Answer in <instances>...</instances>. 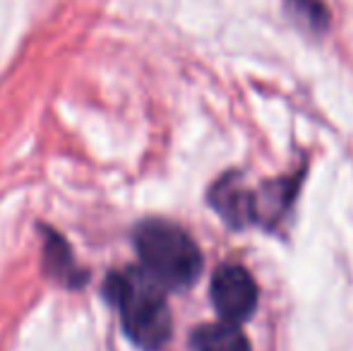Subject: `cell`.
I'll return each mask as SVG.
<instances>
[{"instance_id": "1", "label": "cell", "mask_w": 353, "mask_h": 351, "mask_svg": "<svg viewBox=\"0 0 353 351\" xmlns=\"http://www.w3.org/2000/svg\"><path fill=\"white\" fill-rule=\"evenodd\" d=\"M106 296L118 308L125 334L142 351H159L171 339L173 318L163 289L142 270L128 267L106 279Z\"/></svg>"}, {"instance_id": "2", "label": "cell", "mask_w": 353, "mask_h": 351, "mask_svg": "<svg viewBox=\"0 0 353 351\" xmlns=\"http://www.w3.org/2000/svg\"><path fill=\"white\" fill-rule=\"evenodd\" d=\"M135 248L142 270L161 289L185 291L202 272V253L192 236L166 219H147L135 229Z\"/></svg>"}, {"instance_id": "3", "label": "cell", "mask_w": 353, "mask_h": 351, "mask_svg": "<svg viewBox=\"0 0 353 351\" xmlns=\"http://www.w3.org/2000/svg\"><path fill=\"white\" fill-rule=\"evenodd\" d=\"M210 296L219 318L233 325L252 318L260 303V289H257L255 277L243 265L233 263L216 267V272L212 274Z\"/></svg>"}, {"instance_id": "4", "label": "cell", "mask_w": 353, "mask_h": 351, "mask_svg": "<svg viewBox=\"0 0 353 351\" xmlns=\"http://www.w3.org/2000/svg\"><path fill=\"white\" fill-rule=\"evenodd\" d=\"M305 171L288 178H274V181L262 183L257 190H252L250 197V212H252V224L265 226V229H276L279 221L288 214L298 195V188L303 183Z\"/></svg>"}, {"instance_id": "5", "label": "cell", "mask_w": 353, "mask_h": 351, "mask_svg": "<svg viewBox=\"0 0 353 351\" xmlns=\"http://www.w3.org/2000/svg\"><path fill=\"white\" fill-rule=\"evenodd\" d=\"M250 197H252V190L245 188L243 176L231 171V174H223L212 185L210 205L219 212V217H221L231 229H245V226H252Z\"/></svg>"}, {"instance_id": "6", "label": "cell", "mask_w": 353, "mask_h": 351, "mask_svg": "<svg viewBox=\"0 0 353 351\" xmlns=\"http://www.w3.org/2000/svg\"><path fill=\"white\" fill-rule=\"evenodd\" d=\"M192 351H252L250 339L233 323H210L200 325L190 334Z\"/></svg>"}, {"instance_id": "7", "label": "cell", "mask_w": 353, "mask_h": 351, "mask_svg": "<svg viewBox=\"0 0 353 351\" xmlns=\"http://www.w3.org/2000/svg\"><path fill=\"white\" fill-rule=\"evenodd\" d=\"M43 267L48 274H53L56 279H61L68 286H79L87 281V274L77 267L72 258V250L68 248L65 239L58 236L56 231H46L43 236Z\"/></svg>"}, {"instance_id": "8", "label": "cell", "mask_w": 353, "mask_h": 351, "mask_svg": "<svg viewBox=\"0 0 353 351\" xmlns=\"http://www.w3.org/2000/svg\"><path fill=\"white\" fill-rule=\"evenodd\" d=\"M286 10L301 27L325 32L330 27V10L322 0H286Z\"/></svg>"}]
</instances>
